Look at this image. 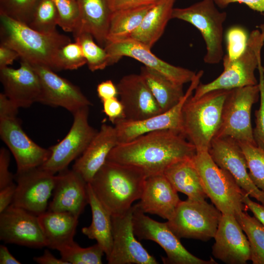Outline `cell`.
Masks as SVG:
<instances>
[{"instance_id":"cell-1","label":"cell","mask_w":264,"mask_h":264,"mask_svg":"<svg viewBox=\"0 0 264 264\" xmlns=\"http://www.w3.org/2000/svg\"><path fill=\"white\" fill-rule=\"evenodd\" d=\"M196 153L195 147L181 133L161 130L118 143L107 160L135 167L148 176L164 174L170 166L193 158Z\"/></svg>"},{"instance_id":"cell-2","label":"cell","mask_w":264,"mask_h":264,"mask_svg":"<svg viewBox=\"0 0 264 264\" xmlns=\"http://www.w3.org/2000/svg\"><path fill=\"white\" fill-rule=\"evenodd\" d=\"M146 175L132 166L106 161L88 183L111 216L127 211L141 196Z\"/></svg>"},{"instance_id":"cell-3","label":"cell","mask_w":264,"mask_h":264,"mask_svg":"<svg viewBox=\"0 0 264 264\" xmlns=\"http://www.w3.org/2000/svg\"><path fill=\"white\" fill-rule=\"evenodd\" d=\"M0 38V43L16 50L21 60L53 70L58 51L71 42L69 37L57 31L43 33L1 13Z\"/></svg>"},{"instance_id":"cell-4","label":"cell","mask_w":264,"mask_h":264,"mask_svg":"<svg viewBox=\"0 0 264 264\" xmlns=\"http://www.w3.org/2000/svg\"><path fill=\"white\" fill-rule=\"evenodd\" d=\"M230 90H215L198 98L192 95L185 103L182 114V134L197 152L208 151L221 122L223 108Z\"/></svg>"},{"instance_id":"cell-5","label":"cell","mask_w":264,"mask_h":264,"mask_svg":"<svg viewBox=\"0 0 264 264\" xmlns=\"http://www.w3.org/2000/svg\"><path fill=\"white\" fill-rule=\"evenodd\" d=\"M264 45V24L253 30L248 36L243 53L233 60L222 59L223 70L217 78L207 84H200L193 97L197 98L215 90H231L258 84L255 71L262 60L261 51Z\"/></svg>"},{"instance_id":"cell-6","label":"cell","mask_w":264,"mask_h":264,"mask_svg":"<svg viewBox=\"0 0 264 264\" xmlns=\"http://www.w3.org/2000/svg\"><path fill=\"white\" fill-rule=\"evenodd\" d=\"M192 159L205 192L222 214L237 218L246 211L242 201L245 192L229 172L215 163L208 151L197 152Z\"/></svg>"},{"instance_id":"cell-7","label":"cell","mask_w":264,"mask_h":264,"mask_svg":"<svg viewBox=\"0 0 264 264\" xmlns=\"http://www.w3.org/2000/svg\"><path fill=\"white\" fill-rule=\"evenodd\" d=\"M214 0H201L184 8H174L172 19L190 23L201 33L206 46L203 61L206 64L219 63L224 56L223 25L227 13L220 11Z\"/></svg>"},{"instance_id":"cell-8","label":"cell","mask_w":264,"mask_h":264,"mask_svg":"<svg viewBox=\"0 0 264 264\" xmlns=\"http://www.w3.org/2000/svg\"><path fill=\"white\" fill-rule=\"evenodd\" d=\"M259 99V84L230 90L224 104L220 126L215 137H228L239 143L256 145L251 114L253 105Z\"/></svg>"},{"instance_id":"cell-9","label":"cell","mask_w":264,"mask_h":264,"mask_svg":"<svg viewBox=\"0 0 264 264\" xmlns=\"http://www.w3.org/2000/svg\"><path fill=\"white\" fill-rule=\"evenodd\" d=\"M222 215L213 204L188 198L179 203L167 223L179 238L207 241L214 237Z\"/></svg>"},{"instance_id":"cell-10","label":"cell","mask_w":264,"mask_h":264,"mask_svg":"<svg viewBox=\"0 0 264 264\" xmlns=\"http://www.w3.org/2000/svg\"><path fill=\"white\" fill-rule=\"evenodd\" d=\"M134 232L139 239L153 241L166 252L162 258L164 264H214L212 259L204 260L190 253L169 228L167 222H160L150 218L139 210L135 204L132 217Z\"/></svg>"},{"instance_id":"cell-11","label":"cell","mask_w":264,"mask_h":264,"mask_svg":"<svg viewBox=\"0 0 264 264\" xmlns=\"http://www.w3.org/2000/svg\"><path fill=\"white\" fill-rule=\"evenodd\" d=\"M88 109L82 108L73 114L69 131L61 141L49 148L50 155L40 167L55 175L67 169L83 154L98 132L89 123Z\"/></svg>"},{"instance_id":"cell-12","label":"cell","mask_w":264,"mask_h":264,"mask_svg":"<svg viewBox=\"0 0 264 264\" xmlns=\"http://www.w3.org/2000/svg\"><path fill=\"white\" fill-rule=\"evenodd\" d=\"M203 74V70L196 73L182 99L167 111L144 120L130 121L123 119L115 123L114 125L118 143L127 142L145 133L157 131L169 130L182 134V114L184 105L193 94Z\"/></svg>"},{"instance_id":"cell-13","label":"cell","mask_w":264,"mask_h":264,"mask_svg":"<svg viewBox=\"0 0 264 264\" xmlns=\"http://www.w3.org/2000/svg\"><path fill=\"white\" fill-rule=\"evenodd\" d=\"M16 189L11 204L39 216L46 211L57 176L41 167L16 172Z\"/></svg>"},{"instance_id":"cell-14","label":"cell","mask_w":264,"mask_h":264,"mask_svg":"<svg viewBox=\"0 0 264 264\" xmlns=\"http://www.w3.org/2000/svg\"><path fill=\"white\" fill-rule=\"evenodd\" d=\"M135 204L125 213L111 216L113 243L109 264H157L138 242L134 232L132 217Z\"/></svg>"},{"instance_id":"cell-15","label":"cell","mask_w":264,"mask_h":264,"mask_svg":"<svg viewBox=\"0 0 264 264\" xmlns=\"http://www.w3.org/2000/svg\"><path fill=\"white\" fill-rule=\"evenodd\" d=\"M104 48L109 55L110 65L122 57H131L182 85L191 82L196 75L190 69L174 66L159 59L151 52V48L130 38L107 43Z\"/></svg>"},{"instance_id":"cell-16","label":"cell","mask_w":264,"mask_h":264,"mask_svg":"<svg viewBox=\"0 0 264 264\" xmlns=\"http://www.w3.org/2000/svg\"><path fill=\"white\" fill-rule=\"evenodd\" d=\"M208 153L215 163L229 172L245 192L264 205V192L251 180L245 156L236 141L228 137H215Z\"/></svg>"},{"instance_id":"cell-17","label":"cell","mask_w":264,"mask_h":264,"mask_svg":"<svg viewBox=\"0 0 264 264\" xmlns=\"http://www.w3.org/2000/svg\"><path fill=\"white\" fill-rule=\"evenodd\" d=\"M0 239L28 247H46L38 216L12 204L0 213Z\"/></svg>"},{"instance_id":"cell-18","label":"cell","mask_w":264,"mask_h":264,"mask_svg":"<svg viewBox=\"0 0 264 264\" xmlns=\"http://www.w3.org/2000/svg\"><path fill=\"white\" fill-rule=\"evenodd\" d=\"M0 135L15 159L17 172L39 167L51 152L32 141L23 131L17 117L0 119Z\"/></svg>"},{"instance_id":"cell-19","label":"cell","mask_w":264,"mask_h":264,"mask_svg":"<svg viewBox=\"0 0 264 264\" xmlns=\"http://www.w3.org/2000/svg\"><path fill=\"white\" fill-rule=\"evenodd\" d=\"M31 65L38 74L42 85L40 103L52 107H62L73 114L82 108L92 105L77 86L47 66Z\"/></svg>"},{"instance_id":"cell-20","label":"cell","mask_w":264,"mask_h":264,"mask_svg":"<svg viewBox=\"0 0 264 264\" xmlns=\"http://www.w3.org/2000/svg\"><path fill=\"white\" fill-rule=\"evenodd\" d=\"M214 238L215 258L228 264H245L251 260L248 240L234 216L222 214Z\"/></svg>"},{"instance_id":"cell-21","label":"cell","mask_w":264,"mask_h":264,"mask_svg":"<svg viewBox=\"0 0 264 264\" xmlns=\"http://www.w3.org/2000/svg\"><path fill=\"white\" fill-rule=\"evenodd\" d=\"M18 68L7 66L0 69V79L4 93L19 108L40 102L42 87L39 76L31 64L21 60Z\"/></svg>"},{"instance_id":"cell-22","label":"cell","mask_w":264,"mask_h":264,"mask_svg":"<svg viewBox=\"0 0 264 264\" xmlns=\"http://www.w3.org/2000/svg\"><path fill=\"white\" fill-rule=\"evenodd\" d=\"M125 119L139 121L162 112L140 74L123 76L116 85Z\"/></svg>"},{"instance_id":"cell-23","label":"cell","mask_w":264,"mask_h":264,"mask_svg":"<svg viewBox=\"0 0 264 264\" xmlns=\"http://www.w3.org/2000/svg\"><path fill=\"white\" fill-rule=\"evenodd\" d=\"M88 183L72 169L59 172L48 210L69 212L79 217L88 204Z\"/></svg>"},{"instance_id":"cell-24","label":"cell","mask_w":264,"mask_h":264,"mask_svg":"<svg viewBox=\"0 0 264 264\" xmlns=\"http://www.w3.org/2000/svg\"><path fill=\"white\" fill-rule=\"evenodd\" d=\"M177 192L164 174L147 176L137 208L144 213L156 215L168 220L181 200Z\"/></svg>"},{"instance_id":"cell-25","label":"cell","mask_w":264,"mask_h":264,"mask_svg":"<svg viewBox=\"0 0 264 264\" xmlns=\"http://www.w3.org/2000/svg\"><path fill=\"white\" fill-rule=\"evenodd\" d=\"M118 144L114 126L103 123L83 154L77 158L72 169L88 183L102 167L112 149Z\"/></svg>"},{"instance_id":"cell-26","label":"cell","mask_w":264,"mask_h":264,"mask_svg":"<svg viewBox=\"0 0 264 264\" xmlns=\"http://www.w3.org/2000/svg\"><path fill=\"white\" fill-rule=\"evenodd\" d=\"M78 218L69 212L49 210L39 215L46 247L58 251L74 241Z\"/></svg>"},{"instance_id":"cell-27","label":"cell","mask_w":264,"mask_h":264,"mask_svg":"<svg viewBox=\"0 0 264 264\" xmlns=\"http://www.w3.org/2000/svg\"><path fill=\"white\" fill-rule=\"evenodd\" d=\"M77 1L81 18L80 28L77 31L89 33L99 45L105 47L112 14L109 0Z\"/></svg>"},{"instance_id":"cell-28","label":"cell","mask_w":264,"mask_h":264,"mask_svg":"<svg viewBox=\"0 0 264 264\" xmlns=\"http://www.w3.org/2000/svg\"><path fill=\"white\" fill-rule=\"evenodd\" d=\"M176 0H160L146 13L141 23L129 38L151 49L161 37L172 19Z\"/></svg>"},{"instance_id":"cell-29","label":"cell","mask_w":264,"mask_h":264,"mask_svg":"<svg viewBox=\"0 0 264 264\" xmlns=\"http://www.w3.org/2000/svg\"><path fill=\"white\" fill-rule=\"evenodd\" d=\"M88 188L92 221L89 226L83 227L82 232L88 239L97 241L107 259L113 243L111 215L98 200L88 183Z\"/></svg>"},{"instance_id":"cell-30","label":"cell","mask_w":264,"mask_h":264,"mask_svg":"<svg viewBox=\"0 0 264 264\" xmlns=\"http://www.w3.org/2000/svg\"><path fill=\"white\" fill-rule=\"evenodd\" d=\"M192 158L173 164L164 174L177 192L185 194L188 198L204 200L208 197Z\"/></svg>"},{"instance_id":"cell-31","label":"cell","mask_w":264,"mask_h":264,"mask_svg":"<svg viewBox=\"0 0 264 264\" xmlns=\"http://www.w3.org/2000/svg\"><path fill=\"white\" fill-rule=\"evenodd\" d=\"M139 74L162 112L176 105L184 96L183 85L172 81L153 69L144 66Z\"/></svg>"},{"instance_id":"cell-32","label":"cell","mask_w":264,"mask_h":264,"mask_svg":"<svg viewBox=\"0 0 264 264\" xmlns=\"http://www.w3.org/2000/svg\"><path fill=\"white\" fill-rule=\"evenodd\" d=\"M154 4L121 9L112 12L107 35V43L129 38L131 34L137 28L146 13Z\"/></svg>"},{"instance_id":"cell-33","label":"cell","mask_w":264,"mask_h":264,"mask_svg":"<svg viewBox=\"0 0 264 264\" xmlns=\"http://www.w3.org/2000/svg\"><path fill=\"white\" fill-rule=\"evenodd\" d=\"M248 240L251 261L253 264H264V226L246 211L236 218Z\"/></svg>"},{"instance_id":"cell-34","label":"cell","mask_w":264,"mask_h":264,"mask_svg":"<svg viewBox=\"0 0 264 264\" xmlns=\"http://www.w3.org/2000/svg\"><path fill=\"white\" fill-rule=\"evenodd\" d=\"M73 34L75 42L82 48L90 70L94 71L103 69L110 65V58L107 51L95 43L91 34L82 30Z\"/></svg>"},{"instance_id":"cell-35","label":"cell","mask_w":264,"mask_h":264,"mask_svg":"<svg viewBox=\"0 0 264 264\" xmlns=\"http://www.w3.org/2000/svg\"><path fill=\"white\" fill-rule=\"evenodd\" d=\"M58 15L52 0H38L28 25L43 33L57 31Z\"/></svg>"},{"instance_id":"cell-36","label":"cell","mask_w":264,"mask_h":264,"mask_svg":"<svg viewBox=\"0 0 264 264\" xmlns=\"http://www.w3.org/2000/svg\"><path fill=\"white\" fill-rule=\"evenodd\" d=\"M58 251L61 259L69 264H101L102 258L105 254L97 243L90 247L83 248L74 241Z\"/></svg>"},{"instance_id":"cell-37","label":"cell","mask_w":264,"mask_h":264,"mask_svg":"<svg viewBox=\"0 0 264 264\" xmlns=\"http://www.w3.org/2000/svg\"><path fill=\"white\" fill-rule=\"evenodd\" d=\"M238 143L245 156L251 180L264 192V150L255 145Z\"/></svg>"},{"instance_id":"cell-38","label":"cell","mask_w":264,"mask_h":264,"mask_svg":"<svg viewBox=\"0 0 264 264\" xmlns=\"http://www.w3.org/2000/svg\"><path fill=\"white\" fill-rule=\"evenodd\" d=\"M58 15V25L66 32L77 31L80 28L81 18L77 0H52Z\"/></svg>"},{"instance_id":"cell-39","label":"cell","mask_w":264,"mask_h":264,"mask_svg":"<svg viewBox=\"0 0 264 264\" xmlns=\"http://www.w3.org/2000/svg\"><path fill=\"white\" fill-rule=\"evenodd\" d=\"M87 64L82 48L77 43H69L60 48L55 58V70H74Z\"/></svg>"},{"instance_id":"cell-40","label":"cell","mask_w":264,"mask_h":264,"mask_svg":"<svg viewBox=\"0 0 264 264\" xmlns=\"http://www.w3.org/2000/svg\"><path fill=\"white\" fill-rule=\"evenodd\" d=\"M38 0H0V13L28 24Z\"/></svg>"},{"instance_id":"cell-41","label":"cell","mask_w":264,"mask_h":264,"mask_svg":"<svg viewBox=\"0 0 264 264\" xmlns=\"http://www.w3.org/2000/svg\"><path fill=\"white\" fill-rule=\"evenodd\" d=\"M248 36L242 27L234 26L230 28L226 35L227 53L224 57L233 60L241 56L244 51L247 44Z\"/></svg>"},{"instance_id":"cell-42","label":"cell","mask_w":264,"mask_h":264,"mask_svg":"<svg viewBox=\"0 0 264 264\" xmlns=\"http://www.w3.org/2000/svg\"><path fill=\"white\" fill-rule=\"evenodd\" d=\"M259 74L260 106L255 110V127L253 128V137L256 145L264 150V67L262 60L258 67Z\"/></svg>"},{"instance_id":"cell-43","label":"cell","mask_w":264,"mask_h":264,"mask_svg":"<svg viewBox=\"0 0 264 264\" xmlns=\"http://www.w3.org/2000/svg\"><path fill=\"white\" fill-rule=\"evenodd\" d=\"M102 102L103 112L112 124L125 119L124 106L117 97L104 100Z\"/></svg>"},{"instance_id":"cell-44","label":"cell","mask_w":264,"mask_h":264,"mask_svg":"<svg viewBox=\"0 0 264 264\" xmlns=\"http://www.w3.org/2000/svg\"><path fill=\"white\" fill-rule=\"evenodd\" d=\"M9 152L2 147L0 150V189L14 183V176L9 170Z\"/></svg>"},{"instance_id":"cell-45","label":"cell","mask_w":264,"mask_h":264,"mask_svg":"<svg viewBox=\"0 0 264 264\" xmlns=\"http://www.w3.org/2000/svg\"><path fill=\"white\" fill-rule=\"evenodd\" d=\"M160 0H109L112 12L121 9L154 4Z\"/></svg>"},{"instance_id":"cell-46","label":"cell","mask_w":264,"mask_h":264,"mask_svg":"<svg viewBox=\"0 0 264 264\" xmlns=\"http://www.w3.org/2000/svg\"><path fill=\"white\" fill-rule=\"evenodd\" d=\"M19 109L4 93H0V119L17 117Z\"/></svg>"},{"instance_id":"cell-47","label":"cell","mask_w":264,"mask_h":264,"mask_svg":"<svg viewBox=\"0 0 264 264\" xmlns=\"http://www.w3.org/2000/svg\"><path fill=\"white\" fill-rule=\"evenodd\" d=\"M97 92L101 101L117 97L118 95L116 85L110 80H108L99 84L97 87Z\"/></svg>"},{"instance_id":"cell-48","label":"cell","mask_w":264,"mask_h":264,"mask_svg":"<svg viewBox=\"0 0 264 264\" xmlns=\"http://www.w3.org/2000/svg\"><path fill=\"white\" fill-rule=\"evenodd\" d=\"M216 5L220 7L224 8L232 3H243L249 8L264 13V0H214Z\"/></svg>"},{"instance_id":"cell-49","label":"cell","mask_w":264,"mask_h":264,"mask_svg":"<svg viewBox=\"0 0 264 264\" xmlns=\"http://www.w3.org/2000/svg\"><path fill=\"white\" fill-rule=\"evenodd\" d=\"M16 189V184L13 183L0 189V213L12 203Z\"/></svg>"},{"instance_id":"cell-50","label":"cell","mask_w":264,"mask_h":264,"mask_svg":"<svg viewBox=\"0 0 264 264\" xmlns=\"http://www.w3.org/2000/svg\"><path fill=\"white\" fill-rule=\"evenodd\" d=\"M242 201L253 214L254 217L264 226V205L253 201L249 198V196L244 192Z\"/></svg>"},{"instance_id":"cell-51","label":"cell","mask_w":264,"mask_h":264,"mask_svg":"<svg viewBox=\"0 0 264 264\" xmlns=\"http://www.w3.org/2000/svg\"><path fill=\"white\" fill-rule=\"evenodd\" d=\"M20 57L14 49L3 44H0V69L8 66Z\"/></svg>"},{"instance_id":"cell-52","label":"cell","mask_w":264,"mask_h":264,"mask_svg":"<svg viewBox=\"0 0 264 264\" xmlns=\"http://www.w3.org/2000/svg\"><path fill=\"white\" fill-rule=\"evenodd\" d=\"M33 260L40 264H69L61 258L55 257L48 249H45L42 256L34 257Z\"/></svg>"},{"instance_id":"cell-53","label":"cell","mask_w":264,"mask_h":264,"mask_svg":"<svg viewBox=\"0 0 264 264\" xmlns=\"http://www.w3.org/2000/svg\"><path fill=\"white\" fill-rule=\"evenodd\" d=\"M0 264H21L9 252L7 247L3 245L0 246Z\"/></svg>"},{"instance_id":"cell-54","label":"cell","mask_w":264,"mask_h":264,"mask_svg":"<svg viewBox=\"0 0 264 264\" xmlns=\"http://www.w3.org/2000/svg\"><path fill=\"white\" fill-rule=\"evenodd\" d=\"M262 15H263V16H264V13H262Z\"/></svg>"}]
</instances>
